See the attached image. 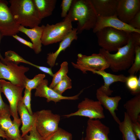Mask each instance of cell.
Listing matches in <instances>:
<instances>
[{
    "label": "cell",
    "mask_w": 140,
    "mask_h": 140,
    "mask_svg": "<svg viewBox=\"0 0 140 140\" xmlns=\"http://www.w3.org/2000/svg\"><path fill=\"white\" fill-rule=\"evenodd\" d=\"M8 2L0 0V32L4 36H12L16 34L19 25L13 18Z\"/></svg>",
    "instance_id": "obj_11"
},
{
    "label": "cell",
    "mask_w": 140,
    "mask_h": 140,
    "mask_svg": "<svg viewBox=\"0 0 140 140\" xmlns=\"http://www.w3.org/2000/svg\"><path fill=\"white\" fill-rule=\"evenodd\" d=\"M118 125L124 140H137L132 129V122L126 112H124L123 121Z\"/></svg>",
    "instance_id": "obj_24"
},
{
    "label": "cell",
    "mask_w": 140,
    "mask_h": 140,
    "mask_svg": "<svg viewBox=\"0 0 140 140\" xmlns=\"http://www.w3.org/2000/svg\"><path fill=\"white\" fill-rule=\"evenodd\" d=\"M9 8L17 22L30 28L39 26L40 18L33 0H10Z\"/></svg>",
    "instance_id": "obj_3"
},
{
    "label": "cell",
    "mask_w": 140,
    "mask_h": 140,
    "mask_svg": "<svg viewBox=\"0 0 140 140\" xmlns=\"http://www.w3.org/2000/svg\"><path fill=\"white\" fill-rule=\"evenodd\" d=\"M130 32L110 27H105L96 33L97 42L101 48L110 52L117 51L126 45Z\"/></svg>",
    "instance_id": "obj_4"
},
{
    "label": "cell",
    "mask_w": 140,
    "mask_h": 140,
    "mask_svg": "<svg viewBox=\"0 0 140 140\" xmlns=\"http://www.w3.org/2000/svg\"><path fill=\"white\" fill-rule=\"evenodd\" d=\"M4 36L2 35V34L0 32V43L3 37ZM4 58H3L0 52V60L1 61H2L3 59Z\"/></svg>",
    "instance_id": "obj_44"
},
{
    "label": "cell",
    "mask_w": 140,
    "mask_h": 140,
    "mask_svg": "<svg viewBox=\"0 0 140 140\" xmlns=\"http://www.w3.org/2000/svg\"><path fill=\"white\" fill-rule=\"evenodd\" d=\"M68 71V64L67 61H64L61 64L59 70L54 74L52 81L49 87L53 89L67 75Z\"/></svg>",
    "instance_id": "obj_26"
},
{
    "label": "cell",
    "mask_w": 140,
    "mask_h": 140,
    "mask_svg": "<svg viewBox=\"0 0 140 140\" xmlns=\"http://www.w3.org/2000/svg\"><path fill=\"white\" fill-rule=\"evenodd\" d=\"M1 93L0 84V114L5 113H10L9 107L2 100L1 95Z\"/></svg>",
    "instance_id": "obj_38"
},
{
    "label": "cell",
    "mask_w": 140,
    "mask_h": 140,
    "mask_svg": "<svg viewBox=\"0 0 140 140\" xmlns=\"http://www.w3.org/2000/svg\"><path fill=\"white\" fill-rule=\"evenodd\" d=\"M122 138H123V140H124V138H123V137H122Z\"/></svg>",
    "instance_id": "obj_47"
},
{
    "label": "cell",
    "mask_w": 140,
    "mask_h": 140,
    "mask_svg": "<svg viewBox=\"0 0 140 140\" xmlns=\"http://www.w3.org/2000/svg\"><path fill=\"white\" fill-rule=\"evenodd\" d=\"M110 27L126 32H134L140 33V30L135 29L128 24L120 20L116 14L110 16L102 17L98 16L96 25L93 29V32L96 33L97 31L105 27Z\"/></svg>",
    "instance_id": "obj_15"
},
{
    "label": "cell",
    "mask_w": 140,
    "mask_h": 140,
    "mask_svg": "<svg viewBox=\"0 0 140 140\" xmlns=\"http://www.w3.org/2000/svg\"><path fill=\"white\" fill-rule=\"evenodd\" d=\"M93 74L101 76L103 79L104 84L100 87L101 89L107 95H111L113 91L110 88V85L114 83L120 82L125 83L127 77L123 74L116 75L106 72L104 70L90 71Z\"/></svg>",
    "instance_id": "obj_19"
},
{
    "label": "cell",
    "mask_w": 140,
    "mask_h": 140,
    "mask_svg": "<svg viewBox=\"0 0 140 140\" xmlns=\"http://www.w3.org/2000/svg\"><path fill=\"white\" fill-rule=\"evenodd\" d=\"M72 134L60 128L43 140H72Z\"/></svg>",
    "instance_id": "obj_28"
},
{
    "label": "cell",
    "mask_w": 140,
    "mask_h": 140,
    "mask_svg": "<svg viewBox=\"0 0 140 140\" xmlns=\"http://www.w3.org/2000/svg\"><path fill=\"white\" fill-rule=\"evenodd\" d=\"M17 110L22 124L21 130V137H23L27 134L31 129L34 123L35 116L33 113L32 115L29 114L21 100L18 103Z\"/></svg>",
    "instance_id": "obj_21"
},
{
    "label": "cell",
    "mask_w": 140,
    "mask_h": 140,
    "mask_svg": "<svg viewBox=\"0 0 140 140\" xmlns=\"http://www.w3.org/2000/svg\"><path fill=\"white\" fill-rule=\"evenodd\" d=\"M2 93H3L9 103V110L13 120L19 123H21L17 110L18 102L21 100L24 87L13 85L5 80L0 79Z\"/></svg>",
    "instance_id": "obj_7"
},
{
    "label": "cell",
    "mask_w": 140,
    "mask_h": 140,
    "mask_svg": "<svg viewBox=\"0 0 140 140\" xmlns=\"http://www.w3.org/2000/svg\"><path fill=\"white\" fill-rule=\"evenodd\" d=\"M140 70V46L135 45V55L133 62L128 72L130 75H135Z\"/></svg>",
    "instance_id": "obj_30"
},
{
    "label": "cell",
    "mask_w": 140,
    "mask_h": 140,
    "mask_svg": "<svg viewBox=\"0 0 140 140\" xmlns=\"http://www.w3.org/2000/svg\"><path fill=\"white\" fill-rule=\"evenodd\" d=\"M68 13L72 22H78V34L94 28L98 15L91 0H73Z\"/></svg>",
    "instance_id": "obj_1"
},
{
    "label": "cell",
    "mask_w": 140,
    "mask_h": 140,
    "mask_svg": "<svg viewBox=\"0 0 140 140\" xmlns=\"http://www.w3.org/2000/svg\"><path fill=\"white\" fill-rule=\"evenodd\" d=\"M128 24L135 29L140 30V11L136 14Z\"/></svg>",
    "instance_id": "obj_37"
},
{
    "label": "cell",
    "mask_w": 140,
    "mask_h": 140,
    "mask_svg": "<svg viewBox=\"0 0 140 140\" xmlns=\"http://www.w3.org/2000/svg\"><path fill=\"white\" fill-rule=\"evenodd\" d=\"M98 16L107 17L116 14L118 0H91Z\"/></svg>",
    "instance_id": "obj_18"
},
{
    "label": "cell",
    "mask_w": 140,
    "mask_h": 140,
    "mask_svg": "<svg viewBox=\"0 0 140 140\" xmlns=\"http://www.w3.org/2000/svg\"><path fill=\"white\" fill-rule=\"evenodd\" d=\"M76 63L72 62L73 66L81 71L83 74L92 70H105L109 68V64L104 57L101 54L93 53L87 56L81 53L77 55Z\"/></svg>",
    "instance_id": "obj_9"
},
{
    "label": "cell",
    "mask_w": 140,
    "mask_h": 140,
    "mask_svg": "<svg viewBox=\"0 0 140 140\" xmlns=\"http://www.w3.org/2000/svg\"><path fill=\"white\" fill-rule=\"evenodd\" d=\"M5 58L1 61L2 63L11 62L18 65L20 63L22 62L31 65L32 63L24 59L15 52L10 50L6 52L5 53Z\"/></svg>",
    "instance_id": "obj_27"
},
{
    "label": "cell",
    "mask_w": 140,
    "mask_h": 140,
    "mask_svg": "<svg viewBox=\"0 0 140 140\" xmlns=\"http://www.w3.org/2000/svg\"><path fill=\"white\" fill-rule=\"evenodd\" d=\"M96 97L101 104L108 110L114 120L118 124L121 122L117 116L115 111L118 110L119 103L121 99L120 96L110 97L107 95L99 87L96 92Z\"/></svg>",
    "instance_id": "obj_16"
},
{
    "label": "cell",
    "mask_w": 140,
    "mask_h": 140,
    "mask_svg": "<svg viewBox=\"0 0 140 140\" xmlns=\"http://www.w3.org/2000/svg\"><path fill=\"white\" fill-rule=\"evenodd\" d=\"M140 74L138 78L135 75L127 76L125 82L131 93L135 95L140 94Z\"/></svg>",
    "instance_id": "obj_25"
},
{
    "label": "cell",
    "mask_w": 140,
    "mask_h": 140,
    "mask_svg": "<svg viewBox=\"0 0 140 140\" xmlns=\"http://www.w3.org/2000/svg\"><path fill=\"white\" fill-rule=\"evenodd\" d=\"M73 0H63L61 2V15L62 18H65L67 15V12L70 9Z\"/></svg>",
    "instance_id": "obj_36"
},
{
    "label": "cell",
    "mask_w": 140,
    "mask_h": 140,
    "mask_svg": "<svg viewBox=\"0 0 140 140\" xmlns=\"http://www.w3.org/2000/svg\"><path fill=\"white\" fill-rule=\"evenodd\" d=\"M140 11V0H118L116 14L122 22L128 24Z\"/></svg>",
    "instance_id": "obj_12"
},
{
    "label": "cell",
    "mask_w": 140,
    "mask_h": 140,
    "mask_svg": "<svg viewBox=\"0 0 140 140\" xmlns=\"http://www.w3.org/2000/svg\"><path fill=\"white\" fill-rule=\"evenodd\" d=\"M10 113H5L0 114V128L5 131L13 124V121L11 118Z\"/></svg>",
    "instance_id": "obj_33"
},
{
    "label": "cell",
    "mask_w": 140,
    "mask_h": 140,
    "mask_svg": "<svg viewBox=\"0 0 140 140\" xmlns=\"http://www.w3.org/2000/svg\"><path fill=\"white\" fill-rule=\"evenodd\" d=\"M48 80L44 79L36 89L34 95L36 97H43L46 98L47 102L52 101L55 103L62 100H76L79 99L80 95L83 91L81 90L77 94L71 96H66L61 95L54 91L53 89L48 86Z\"/></svg>",
    "instance_id": "obj_14"
},
{
    "label": "cell",
    "mask_w": 140,
    "mask_h": 140,
    "mask_svg": "<svg viewBox=\"0 0 140 140\" xmlns=\"http://www.w3.org/2000/svg\"><path fill=\"white\" fill-rule=\"evenodd\" d=\"M29 69L28 67L11 62L3 63L0 60V79L8 80L13 85L25 88L28 78L25 74Z\"/></svg>",
    "instance_id": "obj_8"
},
{
    "label": "cell",
    "mask_w": 140,
    "mask_h": 140,
    "mask_svg": "<svg viewBox=\"0 0 140 140\" xmlns=\"http://www.w3.org/2000/svg\"><path fill=\"white\" fill-rule=\"evenodd\" d=\"M12 37L20 43L33 49V45L32 43L25 40L16 34L13 36Z\"/></svg>",
    "instance_id": "obj_40"
},
{
    "label": "cell",
    "mask_w": 140,
    "mask_h": 140,
    "mask_svg": "<svg viewBox=\"0 0 140 140\" xmlns=\"http://www.w3.org/2000/svg\"><path fill=\"white\" fill-rule=\"evenodd\" d=\"M36 129L43 140L59 128L60 116L50 110L43 109L34 113Z\"/></svg>",
    "instance_id": "obj_6"
},
{
    "label": "cell",
    "mask_w": 140,
    "mask_h": 140,
    "mask_svg": "<svg viewBox=\"0 0 140 140\" xmlns=\"http://www.w3.org/2000/svg\"><path fill=\"white\" fill-rule=\"evenodd\" d=\"M45 26L42 25L28 29L20 25L18 28L19 32L24 33L30 39L33 45V49L36 54L39 53L41 51V38Z\"/></svg>",
    "instance_id": "obj_17"
},
{
    "label": "cell",
    "mask_w": 140,
    "mask_h": 140,
    "mask_svg": "<svg viewBox=\"0 0 140 140\" xmlns=\"http://www.w3.org/2000/svg\"><path fill=\"white\" fill-rule=\"evenodd\" d=\"M131 32L127 44L111 54L102 48L99 53L105 58L112 71L115 73L129 69L132 64L135 55V44Z\"/></svg>",
    "instance_id": "obj_2"
},
{
    "label": "cell",
    "mask_w": 140,
    "mask_h": 140,
    "mask_svg": "<svg viewBox=\"0 0 140 140\" xmlns=\"http://www.w3.org/2000/svg\"><path fill=\"white\" fill-rule=\"evenodd\" d=\"M45 77V74H39L36 75L32 79L28 78L25 83V88L31 91L33 89H36Z\"/></svg>",
    "instance_id": "obj_32"
},
{
    "label": "cell",
    "mask_w": 140,
    "mask_h": 140,
    "mask_svg": "<svg viewBox=\"0 0 140 140\" xmlns=\"http://www.w3.org/2000/svg\"><path fill=\"white\" fill-rule=\"evenodd\" d=\"M41 19L51 15L55 8L56 0H33Z\"/></svg>",
    "instance_id": "obj_23"
},
{
    "label": "cell",
    "mask_w": 140,
    "mask_h": 140,
    "mask_svg": "<svg viewBox=\"0 0 140 140\" xmlns=\"http://www.w3.org/2000/svg\"><path fill=\"white\" fill-rule=\"evenodd\" d=\"M29 133V135L28 134L26 135L23 137L24 140H43L36 129L35 118L34 123Z\"/></svg>",
    "instance_id": "obj_35"
},
{
    "label": "cell",
    "mask_w": 140,
    "mask_h": 140,
    "mask_svg": "<svg viewBox=\"0 0 140 140\" xmlns=\"http://www.w3.org/2000/svg\"><path fill=\"white\" fill-rule=\"evenodd\" d=\"M78 110L75 112L64 115V116L68 118L75 116H82L95 119L105 118L103 107L98 101L85 98L78 104Z\"/></svg>",
    "instance_id": "obj_10"
},
{
    "label": "cell",
    "mask_w": 140,
    "mask_h": 140,
    "mask_svg": "<svg viewBox=\"0 0 140 140\" xmlns=\"http://www.w3.org/2000/svg\"><path fill=\"white\" fill-rule=\"evenodd\" d=\"M31 90L25 88L24 95L21 101L27 109L29 114L33 115V113L31 107Z\"/></svg>",
    "instance_id": "obj_34"
},
{
    "label": "cell",
    "mask_w": 140,
    "mask_h": 140,
    "mask_svg": "<svg viewBox=\"0 0 140 140\" xmlns=\"http://www.w3.org/2000/svg\"><path fill=\"white\" fill-rule=\"evenodd\" d=\"M131 33L135 45L140 46V33L135 32Z\"/></svg>",
    "instance_id": "obj_42"
},
{
    "label": "cell",
    "mask_w": 140,
    "mask_h": 140,
    "mask_svg": "<svg viewBox=\"0 0 140 140\" xmlns=\"http://www.w3.org/2000/svg\"><path fill=\"white\" fill-rule=\"evenodd\" d=\"M72 22L68 13L63 21L54 24H47L43 32L42 44L46 46L61 41L72 31Z\"/></svg>",
    "instance_id": "obj_5"
},
{
    "label": "cell",
    "mask_w": 140,
    "mask_h": 140,
    "mask_svg": "<svg viewBox=\"0 0 140 140\" xmlns=\"http://www.w3.org/2000/svg\"><path fill=\"white\" fill-rule=\"evenodd\" d=\"M12 121L13 124L12 126L4 132L7 138L14 140L22 137L19 129V127L22 123H18L13 120Z\"/></svg>",
    "instance_id": "obj_31"
},
{
    "label": "cell",
    "mask_w": 140,
    "mask_h": 140,
    "mask_svg": "<svg viewBox=\"0 0 140 140\" xmlns=\"http://www.w3.org/2000/svg\"><path fill=\"white\" fill-rule=\"evenodd\" d=\"M2 137L3 138H5L6 139L7 138L4 131H2L0 128V138Z\"/></svg>",
    "instance_id": "obj_43"
},
{
    "label": "cell",
    "mask_w": 140,
    "mask_h": 140,
    "mask_svg": "<svg viewBox=\"0 0 140 140\" xmlns=\"http://www.w3.org/2000/svg\"><path fill=\"white\" fill-rule=\"evenodd\" d=\"M31 66L36 67L41 71L47 74L50 76L53 77L54 74L52 72L51 67L48 68L45 67L36 65L32 64Z\"/></svg>",
    "instance_id": "obj_41"
},
{
    "label": "cell",
    "mask_w": 140,
    "mask_h": 140,
    "mask_svg": "<svg viewBox=\"0 0 140 140\" xmlns=\"http://www.w3.org/2000/svg\"><path fill=\"white\" fill-rule=\"evenodd\" d=\"M81 140H84V138H83V136H82V138L81 139Z\"/></svg>",
    "instance_id": "obj_46"
},
{
    "label": "cell",
    "mask_w": 140,
    "mask_h": 140,
    "mask_svg": "<svg viewBox=\"0 0 140 140\" xmlns=\"http://www.w3.org/2000/svg\"><path fill=\"white\" fill-rule=\"evenodd\" d=\"M125 112L132 123L139 121L140 113V94L126 102L124 105Z\"/></svg>",
    "instance_id": "obj_22"
},
{
    "label": "cell",
    "mask_w": 140,
    "mask_h": 140,
    "mask_svg": "<svg viewBox=\"0 0 140 140\" xmlns=\"http://www.w3.org/2000/svg\"><path fill=\"white\" fill-rule=\"evenodd\" d=\"M109 128L99 119H89L87 121L84 140H110Z\"/></svg>",
    "instance_id": "obj_13"
},
{
    "label": "cell",
    "mask_w": 140,
    "mask_h": 140,
    "mask_svg": "<svg viewBox=\"0 0 140 140\" xmlns=\"http://www.w3.org/2000/svg\"><path fill=\"white\" fill-rule=\"evenodd\" d=\"M6 140H24V138L22 137L16 139L11 140L8 138L6 139Z\"/></svg>",
    "instance_id": "obj_45"
},
{
    "label": "cell",
    "mask_w": 140,
    "mask_h": 140,
    "mask_svg": "<svg viewBox=\"0 0 140 140\" xmlns=\"http://www.w3.org/2000/svg\"><path fill=\"white\" fill-rule=\"evenodd\" d=\"M0 140H2V139H1V138H0Z\"/></svg>",
    "instance_id": "obj_48"
},
{
    "label": "cell",
    "mask_w": 140,
    "mask_h": 140,
    "mask_svg": "<svg viewBox=\"0 0 140 140\" xmlns=\"http://www.w3.org/2000/svg\"><path fill=\"white\" fill-rule=\"evenodd\" d=\"M72 87V80L67 75L58 83L53 88L59 94L62 95L63 93L66 90Z\"/></svg>",
    "instance_id": "obj_29"
},
{
    "label": "cell",
    "mask_w": 140,
    "mask_h": 140,
    "mask_svg": "<svg viewBox=\"0 0 140 140\" xmlns=\"http://www.w3.org/2000/svg\"><path fill=\"white\" fill-rule=\"evenodd\" d=\"M140 121L132 123V128L133 131L137 138L140 139Z\"/></svg>",
    "instance_id": "obj_39"
},
{
    "label": "cell",
    "mask_w": 140,
    "mask_h": 140,
    "mask_svg": "<svg viewBox=\"0 0 140 140\" xmlns=\"http://www.w3.org/2000/svg\"><path fill=\"white\" fill-rule=\"evenodd\" d=\"M77 29L73 28L72 31L60 43L57 50L54 53L47 54V63L52 68L55 65L56 59L60 53L70 45L72 41L78 38Z\"/></svg>",
    "instance_id": "obj_20"
}]
</instances>
